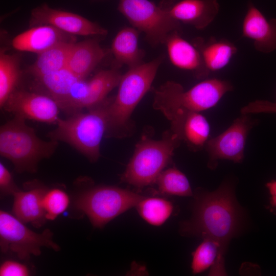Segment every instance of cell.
I'll list each match as a JSON object with an SVG mask.
<instances>
[{
	"label": "cell",
	"mask_w": 276,
	"mask_h": 276,
	"mask_svg": "<svg viewBox=\"0 0 276 276\" xmlns=\"http://www.w3.org/2000/svg\"><path fill=\"white\" fill-rule=\"evenodd\" d=\"M242 33L243 37L253 41L259 52L269 53L276 50V18L268 19L251 3L242 22Z\"/></svg>",
	"instance_id": "obj_13"
},
{
	"label": "cell",
	"mask_w": 276,
	"mask_h": 276,
	"mask_svg": "<svg viewBox=\"0 0 276 276\" xmlns=\"http://www.w3.org/2000/svg\"><path fill=\"white\" fill-rule=\"evenodd\" d=\"M135 207L144 220L154 226L162 225L170 217L173 210L170 201L155 197H145Z\"/></svg>",
	"instance_id": "obj_27"
},
{
	"label": "cell",
	"mask_w": 276,
	"mask_h": 276,
	"mask_svg": "<svg viewBox=\"0 0 276 276\" xmlns=\"http://www.w3.org/2000/svg\"><path fill=\"white\" fill-rule=\"evenodd\" d=\"M145 196L128 189L101 186L88 189L77 197L75 205L85 214L93 225L101 228L135 206Z\"/></svg>",
	"instance_id": "obj_8"
},
{
	"label": "cell",
	"mask_w": 276,
	"mask_h": 276,
	"mask_svg": "<svg viewBox=\"0 0 276 276\" xmlns=\"http://www.w3.org/2000/svg\"><path fill=\"white\" fill-rule=\"evenodd\" d=\"M219 10L217 0H180L174 1L169 8V13L179 23L203 29L214 20Z\"/></svg>",
	"instance_id": "obj_17"
},
{
	"label": "cell",
	"mask_w": 276,
	"mask_h": 276,
	"mask_svg": "<svg viewBox=\"0 0 276 276\" xmlns=\"http://www.w3.org/2000/svg\"><path fill=\"white\" fill-rule=\"evenodd\" d=\"M181 142L170 129L158 140L143 136L121 175V182L139 189L155 184Z\"/></svg>",
	"instance_id": "obj_6"
},
{
	"label": "cell",
	"mask_w": 276,
	"mask_h": 276,
	"mask_svg": "<svg viewBox=\"0 0 276 276\" xmlns=\"http://www.w3.org/2000/svg\"><path fill=\"white\" fill-rule=\"evenodd\" d=\"M48 25L73 35L104 36L107 30L77 14L51 8L43 4L33 9L30 26Z\"/></svg>",
	"instance_id": "obj_11"
},
{
	"label": "cell",
	"mask_w": 276,
	"mask_h": 276,
	"mask_svg": "<svg viewBox=\"0 0 276 276\" xmlns=\"http://www.w3.org/2000/svg\"><path fill=\"white\" fill-rule=\"evenodd\" d=\"M19 55L0 54V106L3 107L11 94L15 90L20 75Z\"/></svg>",
	"instance_id": "obj_26"
},
{
	"label": "cell",
	"mask_w": 276,
	"mask_h": 276,
	"mask_svg": "<svg viewBox=\"0 0 276 276\" xmlns=\"http://www.w3.org/2000/svg\"><path fill=\"white\" fill-rule=\"evenodd\" d=\"M232 89L229 82L217 78L204 80L187 90L179 83L168 81L153 90V106L168 120L177 114L211 108Z\"/></svg>",
	"instance_id": "obj_4"
},
{
	"label": "cell",
	"mask_w": 276,
	"mask_h": 276,
	"mask_svg": "<svg viewBox=\"0 0 276 276\" xmlns=\"http://www.w3.org/2000/svg\"><path fill=\"white\" fill-rule=\"evenodd\" d=\"M139 34L133 27H125L117 34L111 44L117 66L131 68L142 63L144 52L139 46Z\"/></svg>",
	"instance_id": "obj_20"
},
{
	"label": "cell",
	"mask_w": 276,
	"mask_h": 276,
	"mask_svg": "<svg viewBox=\"0 0 276 276\" xmlns=\"http://www.w3.org/2000/svg\"><path fill=\"white\" fill-rule=\"evenodd\" d=\"M70 202L69 196L64 191L58 188L47 190L43 198L46 219H55L67 209Z\"/></svg>",
	"instance_id": "obj_29"
},
{
	"label": "cell",
	"mask_w": 276,
	"mask_h": 276,
	"mask_svg": "<svg viewBox=\"0 0 276 276\" xmlns=\"http://www.w3.org/2000/svg\"><path fill=\"white\" fill-rule=\"evenodd\" d=\"M29 274L26 265L15 261L7 260L0 267L1 276H27Z\"/></svg>",
	"instance_id": "obj_31"
},
{
	"label": "cell",
	"mask_w": 276,
	"mask_h": 276,
	"mask_svg": "<svg viewBox=\"0 0 276 276\" xmlns=\"http://www.w3.org/2000/svg\"><path fill=\"white\" fill-rule=\"evenodd\" d=\"M25 121L14 116L1 126L0 154L10 160L18 172H34L39 162L53 153L58 141L40 139Z\"/></svg>",
	"instance_id": "obj_5"
},
{
	"label": "cell",
	"mask_w": 276,
	"mask_h": 276,
	"mask_svg": "<svg viewBox=\"0 0 276 276\" xmlns=\"http://www.w3.org/2000/svg\"><path fill=\"white\" fill-rule=\"evenodd\" d=\"M155 183L158 192L162 194L185 197L194 195L187 177L175 167L164 170Z\"/></svg>",
	"instance_id": "obj_28"
},
{
	"label": "cell",
	"mask_w": 276,
	"mask_h": 276,
	"mask_svg": "<svg viewBox=\"0 0 276 276\" xmlns=\"http://www.w3.org/2000/svg\"><path fill=\"white\" fill-rule=\"evenodd\" d=\"M195 43L194 45L200 51L205 67L209 73L225 67L237 51L233 43L225 39H212L204 42L198 39Z\"/></svg>",
	"instance_id": "obj_23"
},
{
	"label": "cell",
	"mask_w": 276,
	"mask_h": 276,
	"mask_svg": "<svg viewBox=\"0 0 276 276\" xmlns=\"http://www.w3.org/2000/svg\"><path fill=\"white\" fill-rule=\"evenodd\" d=\"M52 233L45 229L37 233L24 224L15 216L7 212H0V246L2 251H11L20 259L38 256L43 246L59 250L52 239Z\"/></svg>",
	"instance_id": "obj_9"
},
{
	"label": "cell",
	"mask_w": 276,
	"mask_h": 276,
	"mask_svg": "<svg viewBox=\"0 0 276 276\" xmlns=\"http://www.w3.org/2000/svg\"><path fill=\"white\" fill-rule=\"evenodd\" d=\"M67 67L36 79L58 105L60 109L64 106L73 85L79 79Z\"/></svg>",
	"instance_id": "obj_25"
},
{
	"label": "cell",
	"mask_w": 276,
	"mask_h": 276,
	"mask_svg": "<svg viewBox=\"0 0 276 276\" xmlns=\"http://www.w3.org/2000/svg\"><path fill=\"white\" fill-rule=\"evenodd\" d=\"M3 107L14 116L38 122L56 124L60 108L48 95L15 90L9 96Z\"/></svg>",
	"instance_id": "obj_12"
},
{
	"label": "cell",
	"mask_w": 276,
	"mask_h": 276,
	"mask_svg": "<svg viewBox=\"0 0 276 276\" xmlns=\"http://www.w3.org/2000/svg\"><path fill=\"white\" fill-rule=\"evenodd\" d=\"M122 76L116 68L101 70L87 80V95L84 108H90L106 99L107 95L118 86Z\"/></svg>",
	"instance_id": "obj_24"
},
{
	"label": "cell",
	"mask_w": 276,
	"mask_h": 276,
	"mask_svg": "<svg viewBox=\"0 0 276 276\" xmlns=\"http://www.w3.org/2000/svg\"><path fill=\"white\" fill-rule=\"evenodd\" d=\"M256 123L249 114L241 113L224 131L209 139L204 146L209 158L208 167L214 169L220 159L241 163L247 136Z\"/></svg>",
	"instance_id": "obj_10"
},
{
	"label": "cell",
	"mask_w": 276,
	"mask_h": 276,
	"mask_svg": "<svg viewBox=\"0 0 276 276\" xmlns=\"http://www.w3.org/2000/svg\"><path fill=\"white\" fill-rule=\"evenodd\" d=\"M170 130L183 141L191 150L204 147L209 139L210 127L206 118L200 112H189L174 116L168 120Z\"/></svg>",
	"instance_id": "obj_15"
},
{
	"label": "cell",
	"mask_w": 276,
	"mask_h": 276,
	"mask_svg": "<svg viewBox=\"0 0 276 276\" xmlns=\"http://www.w3.org/2000/svg\"><path fill=\"white\" fill-rule=\"evenodd\" d=\"M106 52L94 39L75 42L71 51L66 67L80 79H85L103 60Z\"/></svg>",
	"instance_id": "obj_19"
},
{
	"label": "cell",
	"mask_w": 276,
	"mask_h": 276,
	"mask_svg": "<svg viewBox=\"0 0 276 276\" xmlns=\"http://www.w3.org/2000/svg\"><path fill=\"white\" fill-rule=\"evenodd\" d=\"M0 190L3 195H13L19 190L15 184L11 173L2 163H0Z\"/></svg>",
	"instance_id": "obj_32"
},
{
	"label": "cell",
	"mask_w": 276,
	"mask_h": 276,
	"mask_svg": "<svg viewBox=\"0 0 276 276\" xmlns=\"http://www.w3.org/2000/svg\"><path fill=\"white\" fill-rule=\"evenodd\" d=\"M203 240L192 253V273L198 274L212 267L209 275H225L224 257L222 255L220 244L211 239Z\"/></svg>",
	"instance_id": "obj_21"
},
{
	"label": "cell",
	"mask_w": 276,
	"mask_h": 276,
	"mask_svg": "<svg viewBox=\"0 0 276 276\" xmlns=\"http://www.w3.org/2000/svg\"><path fill=\"white\" fill-rule=\"evenodd\" d=\"M163 60V56H159L129 68L122 75L117 94L111 98L108 107L107 137H123L129 134L131 115L150 89Z\"/></svg>",
	"instance_id": "obj_2"
},
{
	"label": "cell",
	"mask_w": 276,
	"mask_h": 276,
	"mask_svg": "<svg viewBox=\"0 0 276 276\" xmlns=\"http://www.w3.org/2000/svg\"><path fill=\"white\" fill-rule=\"evenodd\" d=\"M111 100L105 99L86 112H78L65 119L59 118L48 137L67 143L91 162H96L100 156L101 141L107 130Z\"/></svg>",
	"instance_id": "obj_3"
},
{
	"label": "cell",
	"mask_w": 276,
	"mask_h": 276,
	"mask_svg": "<svg viewBox=\"0 0 276 276\" xmlns=\"http://www.w3.org/2000/svg\"><path fill=\"white\" fill-rule=\"evenodd\" d=\"M164 44L170 61L174 66L191 71L200 79L205 78L209 75L199 49L181 37L178 31L170 33Z\"/></svg>",
	"instance_id": "obj_16"
},
{
	"label": "cell",
	"mask_w": 276,
	"mask_h": 276,
	"mask_svg": "<svg viewBox=\"0 0 276 276\" xmlns=\"http://www.w3.org/2000/svg\"><path fill=\"white\" fill-rule=\"evenodd\" d=\"M242 220V212L233 188L225 183L213 192L196 191L192 218L182 223L180 233L215 240L224 257L228 244L238 233Z\"/></svg>",
	"instance_id": "obj_1"
},
{
	"label": "cell",
	"mask_w": 276,
	"mask_h": 276,
	"mask_svg": "<svg viewBox=\"0 0 276 276\" xmlns=\"http://www.w3.org/2000/svg\"><path fill=\"white\" fill-rule=\"evenodd\" d=\"M175 0H163L159 5L149 0H119L118 9L132 26L146 35L152 45L164 44L168 35L179 31L180 23L169 8Z\"/></svg>",
	"instance_id": "obj_7"
},
{
	"label": "cell",
	"mask_w": 276,
	"mask_h": 276,
	"mask_svg": "<svg viewBox=\"0 0 276 276\" xmlns=\"http://www.w3.org/2000/svg\"><path fill=\"white\" fill-rule=\"evenodd\" d=\"M46 190L39 186L15 192L13 194L14 215L24 223H31L36 227L42 225L47 220L43 206V198Z\"/></svg>",
	"instance_id": "obj_18"
},
{
	"label": "cell",
	"mask_w": 276,
	"mask_h": 276,
	"mask_svg": "<svg viewBox=\"0 0 276 276\" xmlns=\"http://www.w3.org/2000/svg\"><path fill=\"white\" fill-rule=\"evenodd\" d=\"M270 197L268 209L270 212L276 213V180H272L266 184Z\"/></svg>",
	"instance_id": "obj_33"
},
{
	"label": "cell",
	"mask_w": 276,
	"mask_h": 276,
	"mask_svg": "<svg viewBox=\"0 0 276 276\" xmlns=\"http://www.w3.org/2000/svg\"><path fill=\"white\" fill-rule=\"evenodd\" d=\"M242 114L271 113H276V102L267 100H256L249 103L241 109Z\"/></svg>",
	"instance_id": "obj_30"
},
{
	"label": "cell",
	"mask_w": 276,
	"mask_h": 276,
	"mask_svg": "<svg viewBox=\"0 0 276 276\" xmlns=\"http://www.w3.org/2000/svg\"><path fill=\"white\" fill-rule=\"evenodd\" d=\"M76 41L75 35L51 25L32 27L17 35L12 40L13 47L18 51L40 54L60 43Z\"/></svg>",
	"instance_id": "obj_14"
},
{
	"label": "cell",
	"mask_w": 276,
	"mask_h": 276,
	"mask_svg": "<svg viewBox=\"0 0 276 276\" xmlns=\"http://www.w3.org/2000/svg\"><path fill=\"white\" fill-rule=\"evenodd\" d=\"M75 42L61 43L39 54L35 61L28 68V73L37 79L66 67Z\"/></svg>",
	"instance_id": "obj_22"
}]
</instances>
